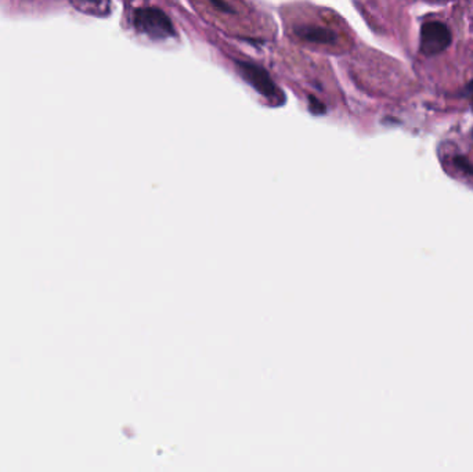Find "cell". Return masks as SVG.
Listing matches in <instances>:
<instances>
[{
    "mask_svg": "<svg viewBox=\"0 0 473 472\" xmlns=\"http://www.w3.org/2000/svg\"><path fill=\"white\" fill-rule=\"evenodd\" d=\"M134 28L151 39H168L176 37L170 18L157 7H141L133 14Z\"/></svg>",
    "mask_w": 473,
    "mask_h": 472,
    "instance_id": "1",
    "label": "cell"
},
{
    "mask_svg": "<svg viewBox=\"0 0 473 472\" xmlns=\"http://www.w3.org/2000/svg\"><path fill=\"white\" fill-rule=\"evenodd\" d=\"M453 41L450 28L440 21L425 23L421 28L420 49L427 57H434L444 51Z\"/></svg>",
    "mask_w": 473,
    "mask_h": 472,
    "instance_id": "2",
    "label": "cell"
},
{
    "mask_svg": "<svg viewBox=\"0 0 473 472\" xmlns=\"http://www.w3.org/2000/svg\"><path fill=\"white\" fill-rule=\"evenodd\" d=\"M236 64L237 70L239 75L242 77V79L248 85L252 86L258 93H260L262 96L267 98H275L278 96L279 93L278 87L263 67L256 65L249 61H241V60H237Z\"/></svg>",
    "mask_w": 473,
    "mask_h": 472,
    "instance_id": "3",
    "label": "cell"
},
{
    "mask_svg": "<svg viewBox=\"0 0 473 472\" xmlns=\"http://www.w3.org/2000/svg\"><path fill=\"white\" fill-rule=\"evenodd\" d=\"M295 34L310 43H321V44H329L336 41V34L328 28L318 27V25H301L295 28Z\"/></svg>",
    "mask_w": 473,
    "mask_h": 472,
    "instance_id": "4",
    "label": "cell"
},
{
    "mask_svg": "<svg viewBox=\"0 0 473 472\" xmlns=\"http://www.w3.org/2000/svg\"><path fill=\"white\" fill-rule=\"evenodd\" d=\"M215 10L220 11V13H226V14H236V8L227 1V0H208Z\"/></svg>",
    "mask_w": 473,
    "mask_h": 472,
    "instance_id": "5",
    "label": "cell"
},
{
    "mask_svg": "<svg viewBox=\"0 0 473 472\" xmlns=\"http://www.w3.org/2000/svg\"><path fill=\"white\" fill-rule=\"evenodd\" d=\"M454 162H455V165H457L460 170H462V171L467 172V173L473 174V164H471L465 157H457V158L454 160Z\"/></svg>",
    "mask_w": 473,
    "mask_h": 472,
    "instance_id": "6",
    "label": "cell"
},
{
    "mask_svg": "<svg viewBox=\"0 0 473 472\" xmlns=\"http://www.w3.org/2000/svg\"><path fill=\"white\" fill-rule=\"evenodd\" d=\"M309 100H310V111L313 113V114H324V111H325V106L324 104H321L315 97H309Z\"/></svg>",
    "mask_w": 473,
    "mask_h": 472,
    "instance_id": "7",
    "label": "cell"
},
{
    "mask_svg": "<svg viewBox=\"0 0 473 472\" xmlns=\"http://www.w3.org/2000/svg\"><path fill=\"white\" fill-rule=\"evenodd\" d=\"M467 91L472 96V100H473V82H471L469 85L467 86Z\"/></svg>",
    "mask_w": 473,
    "mask_h": 472,
    "instance_id": "8",
    "label": "cell"
}]
</instances>
